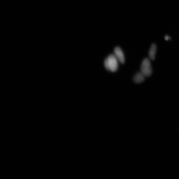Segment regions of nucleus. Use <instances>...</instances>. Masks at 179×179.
Here are the masks:
<instances>
[{
  "instance_id": "f257e3e1",
  "label": "nucleus",
  "mask_w": 179,
  "mask_h": 179,
  "mask_svg": "<svg viewBox=\"0 0 179 179\" xmlns=\"http://www.w3.org/2000/svg\"><path fill=\"white\" fill-rule=\"evenodd\" d=\"M141 71L145 76H150L152 73L151 64L150 61L147 58L144 59L142 63Z\"/></svg>"
},
{
  "instance_id": "f03ea898",
  "label": "nucleus",
  "mask_w": 179,
  "mask_h": 179,
  "mask_svg": "<svg viewBox=\"0 0 179 179\" xmlns=\"http://www.w3.org/2000/svg\"><path fill=\"white\" fill-rule=\"evenodd\" d=\"M107 59L110 71L113 72H116L118 68V59L113 54H110Z\"/></svg>"
},
{
  "instance_id": "7ed1b4c3",
  "label": "nucleus",
  "mask_w": 179,
  "mask_h": 179,
  "mask_svg": "<svg viewBox=\"0 0 179 179\" xmlns=\"http://www.w3.org/2000/svg\"><path fill=\"white\" fill-rule=\"evenodd\" d=\"M114 55L117 59L122 64H123L125 62L124 54L120 48L117 47L114 49Z\"/></svg>"
},
{
  "instance_id": "20e7f679",
  "label": "nucleus",
  "mask_w": 179,
  "mask_h": 179,
  "mask_svg": "<svg viewBox=\"0 0 179 179\" xmlns=\"http://www.w3.org/2000/svg\"><path fill=\"white\" fill-rule=\"evenodd\" d=\"M156 51V46L155 44H153L152 45L149 53V58L152 60L155 59Z\"/></svg>"
},
{
  "instance_id": "39448f33",
  "label": "nucleus",
  "mask_w": 179,
  "mask_h": 179,
  "mask_svg": "<svg viewBox=\"0 0 179 179\" xmlns=\"http://www.w3.org/2000/svg\"><path fill=\"white\" fill-rule=\"evenodd\" d=\"M145 75L141 73H137L134 77L133 80L136 83H140L142 82L145 80Z\"/></svg>"
},
{
  "instance_id": "423d86ee",
  "label": "nucleus",
  "mask_w": 179,
  "mask_h": 179,
  "mask_svg": "<svg viewBox=\"0 0 179 179\" xmlns=\"http://www.w3.org/2000/svg\"><path fill=\"white\" fill-rule=\"evenodd\" d=\"M104 66L107 70L110 71L107 58L104 61Z\"/></svg>"
},
{
  "instance_id": "0eeeda50",
  "label": "nucleus",
  "mask_w": 179,
  "mask_h": 179,
  "mask_svg": "<svg viewBox=\"0 0 179 179\" xmlns=\"http://www.w3.org/2000/svg\"><path fill=\"white\" fill-rule=\"evenodd\" d=\"M170 39V37H169L168 36H166L165 37V39L166 41Z\"/></svg>"
}]
</instances>
